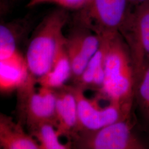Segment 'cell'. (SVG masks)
<instances>
[{"label":"cell","mask_w":149,"mask_h":149,"mask_svg":"<svg viewBox=\"0 0 149 149\" xmlns=\"http://www.w3.org/2000/svg\"><path fill=\"white\" fill-rule=\"evenodd\" d=\"M67 10L61 8L49 13L33 33L24 56L29 76L36 80L45 74L53 63L64 29L69 21Z\"/></svg>","instance_id":"2"},{"label":"cell","mask_w":149,"mask_h":149,"mask_svg":"<svg viewBox=\"0 0 149 149\" xmlns=\"http://www.w3.org/2000/svg\"><path fill=\"white\" fill-rule=\"evenodd\" d=\"M39 149L36 139L21 125L0 113V149Z\"/></svg>","instance_id":"12"},{"label":"cell","mask_w":149,"mask_h":149,"mask_svg":"<svg viewBox=\"0 0 149 149\" xmlns=\"http://www.w3.org/2000/svg\"><path fill=\"white\" fill-rule=\"evenodd\" d=\"M110 36L100 37L101 40L100 47L73 85L84 91L88 89L100 90L104 79L106 58Z\"/></svg>","instance_id":"10"},{"label":"cell","mask_w":149,"mask_h":149,"mask_svg":"<svg viewBox=\"0 0 149 149\" xmlns=\"http://www.w3.org/2000/svg\"><path fill=\"white\" fill-rule=\"evenodd\" d=\"M5 4L2 0H0V15H2L5 10Z\"/></svg>","instance_id":"19"},{"label":"cell","mask_w":149,"mask_h":149,"mask_svg":"<svg viewBox=\"0 0 149 149\" xmlns=\"http://www.w3.org/2000/svg\"><path fill=\"white\" fill-rule=\"evenodd\" d=\"M36 80L29 76L21 93V109L28 128L42 123L55 126L56 95L54 89L40 86L35 88Z\"/></svg>","instance_id":"6"},{"label":"cell","mask_w":149,"mask_h":149,"mask_svg":"<svg viewBox=\"0 0 149 149\" xmlns=\"http://www.w3.org/2000/svg\"><path fill=\"white\" fill-rule=\"evenodd\" d=\"M149 128V63L135 81L134 103Z\"/></svg>","instance_id":"16"},{"label":"cell","mask_w":149,"mask_h":149,"mask_svg":"<svg viewBox=\"0 0 149 149\" xmlns=\"http://www.w3.org/2000/svg\"><path fill=\"white\" fill-rule=\"evenodd\" d=\"M91 0H30L28 6L33 7L45 3H54L66 10H79L87 5Z\"/></svg>","instance_id":"17"},{"label":"cell","mask_w":149,"mask_h":149,"mask_svg":"<svg viewBox=\"0 0 149 149\" xmlns=\"http://www.w3.org/2000/svg\"><path fill=\"white\" fill-rule=\"evenodd\" d=\"M23 27L22 22L0 23V59L10 58L19 52L18 45Z\"/></svg>","instance_id":"15"},{"label":"cell","mask_w":149,"mask_h":149,"mask_svg":"<svg viewBox=\"0 0 149 149\" xmlns=\"http://www.w3.org/2000/svg\"><path fill=\"white\" fill-rule=\"evenodd\" d=\"M54 90L56 95L55 127L60 136L66 137L71 143L78 123L76 100L71 85H65Z\"/></svg>","instance_id":"9"},{"label":"cell","mask_w":149,"mask_h":149,"mask_svg":"<svg viewBox=\"0 0 149 149\" xmlns=\"http://www.w3.org/2000/svg\"><path fill=\"white\" fill-rule=\"evenodd\" d=\"M129 0H91L79 10L74 23L100 37L119 32L133 8Z\"/></svg>","instance_id":"4"},{"label":"cell","mask_w":149,"mask_h":149,"mask_svg":"<svg viewBox=\"0 0 149 149\" xmlns=\"http://www.w3.org/2000/svg\"><path fill=\"white\" fill-rule=\"evenodd\" d=\"M24 56L19 52L7 59H0V92L19 90L29 77Z\"/></svg>","instance_id":"11"},{"label":"cell","mask_w":149,"mask_h":149,"mask_svg":"<svg viewBox=\"0 0 149 149\" xmlns=\"http://www.w3.org/2000/svg\"><path fill=\"white\" fill-rule=\"evenodd\" d=\"M135 74L129 49L122 35L109 36L105 63L104 79L99 91L101 96L117 104L130 116L133 108Z\"/></svg>","instance_id":"1"},{"label":"cell","mask_w":149,"mask_h":149,"mask_svg":"<svg viewBox=\"0 0 149 149\" xmlns=\"http://www.w3.org/2000/svg\"><path fill=\"white\" fill-rule=\"evenodd\" d=\"M119 33L129 49L136 80L149 63V0L133 7Z\"/></svg>","instance_id":"5"},{"label":"cell","mask_w":149,"mask_h":149,"mask_svg":"<svg viewBox=\"0 0 149 149\" xmlns=\"http://www.w3.org/2000/svg\"><path fill=\"white\" fill-rule=\"evenodd\" d=\"M101 38L88 28L73 24L68 36L65 47L71 68L73 83L79 79L92 57L100 47Z\"/></svg>","instance_id":"8"},{"label":"cell","mask_w":149,"mask_h":149,"mask_svg":"<svg viewBox=\"0 0 149 149\" xmlns=\"http://www.w3.org/2000/svg\"><path fill=\"white\" fill-rule=\"evenodd\" d=\"M146 1H148V0H129V2L133 6L138 5L139 4H140L142 2H144Z\"/></svg>","instance_id":"18"},{"label":"cell","mask_w":149,"mask_h":149,"mask_svg":"<svg viewBox=\"0 0 149 149\" xmlns=\"http://www.w3.org/2000/svg\"><path fill=\"white\" fill-rule=\"evenodd\" d=\"M131 116L92 130H80L71 140L79 149H145L149 146L135 133Z\"/></svg>","instance_id":"3"},{"label":"cell","mask_w":149,"mask_h":149,"mask_svg":"<svg viewBox=\"0 0 149 149\" xmlns=\"http://www.w3.org/2000/svg\"><path fill=\"white\" fill-rule=\"evenodd\" d=\"M71 86L77 106L78 123L75 134L80 130H97L132 116H126L117 104L112 102L102 107L98 99L88 98L82 88L76 86Z\"/></svg>","instance_id":"7"},{"label":"cell","mask_w":149,"mask_h":149,"mask_svg":"<svg viewBox=\"0 0 149 149\" xmlns=\"http://www.w3.org/2000/svg\"><path fill=\"white\" fill-rule=\"evenodd\" d=\"M30 135L37 141L39 149H69L72 144H64L60 140L61 137L53 123H42L29 128Z\"/></svg>","instance_id":"14"},{"label":"cell","mask_w":149,"mask_h":149,"mask_svg":"<svg viewBox=\"0 0 149 149\" xmlns=\"http://www.w3.org/2000/svg\"><path fill=\"white\" fill-rule=\"evenodd\" d=\"M71 78V68L65 47V36L59 43L49 70L36 80L40 86L56 89L66 85Z\"/></svg>","instance_id":"13"}]
</instances>
